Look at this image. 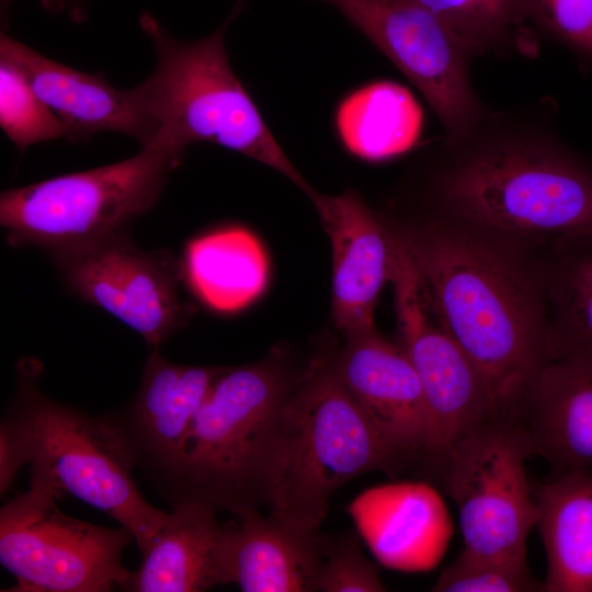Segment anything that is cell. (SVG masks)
<instances>
[{
    "mask_svg": "<svg viewBox=\"0 0 592 592\" xmlns=\"http://www.w3.org/2000/svg\"><path fill=\"white\" fill-rule=\"evenodd\" d=\"M0 59L14 66L61 121L67 139L84 143L100 133H118L140 147L153 144L156 128L137 89L113 87L102 72H84L56 61L4 32Z\"/></svg>",
    "mask_w": 592,
    "mask_h": 592,
    "instance_id": "obj_16",
    "label": "cell"
},
{
    "mask_svg": "<svg viewBox=\"0 0 592 592\" xmlns=\"http://www.w3.org/2000/svg\"><path fill=\"white\" fill-rule=\"evenodd\" d=\"M31 474L30 489L0 510V562L16 579L7 591H124L132 571L122 554L134 540L130 531L66 515L53 482Z\"/></svg>",
    "mask_w": 592,
    "mask_h": 592,
    "instance_id": "obj_8",
    "label": "cell"
},
{
    "mask_svg": "<svg viewBox=\"0 0 592 592\" xmlns=\"http://www.w3.org/2000/svg\"><path fill=\"white\" fill-rule=\"evenodd\" d=\"M300 368L286 351L225 367L195 413L179 460L158 489L238 515L269 506L277 420Z\"/></svg>",
    "mask_w": 592,
    "mask_h": 592,
    "instance_id": "obj_3",
    "label": "cell"
},
{
    "mask_svg": "<svg viewBox=\"0 0 592 592\" xmlns=\"http://www.w3.org/2000/svg\"><path fill=\"white\" fill-rule=\"evenodd\" d=\"M224 368L175 364L159 349L150 350L135 396L103 414L157 490L174 469L191 422Z\"/></svg>",
    "mask_w": 592,
    "mask_h": 592,
    "instance_id": "obj_14",
    "label": "cell"
},
{
    "mask_svg": "<svg viewBox=\"0 0 592 592\" xmlns=\"http://www.w3.org/2000/svg\"><path fill=\"white\" fill-rule=\"evenodd\" d=\"M30 462L25 430L11 411H5L0 424V492L12 485L19 469Z\"/></svg>",
    "mask_w": 592,
    "mask_h": 592,
    "instance_id": "obj_30",
    "label": "cell"
},
{
    "mask_svg": "<svg viewBox=\"0 0 592 592\" xmlns=\"http://www.w3.org/2000/svg\"><path fill=\"white\" fill-rule=\"evenodd\" d=\"M531 26L542 39L568 49L592 70V0H526Z\"/></svg>",
    "mask_w": 592,
    "mask_h": 592,
    "instance_id": "obj_28",
    "label": "cell"
},
{
    "mask_svg": "<svg viewBox=\"0 0 592 592\" xmlns=\"http://www.w3.org/2000/svg\"><path fill=\"white\" fill-rule=\"evenodd\" d=\"M545 592H592V470L555 473L534 493Z\"/></svg>",
    "mask_w": 592,
    "mask_h": 592,
    "instance_id": "obj_21",
    "label": "cell"
},
{
    "mask_svg": "<svg viewBox=\"0 0 592 592\" xmlns=\"http://www.w3.org/2000/svg\"><path fill=\"white\" fill-rule=\"evenodd\" d=\"M226 522L225 584L244 592H316L329 536L250 509Z\"/></svg>",
    "mask_w": 592,
    "mask_h": 592,
    "instance_id": "obj_18",
    "label": "cell"
},
{
    "mask_svg": "<svg viewBox=\"0 0 592 592\" xmlns=\"http://www.w3.org/2000/svg\"><path fill=\"white\" fill-rule=\"evenodd\" d=\"M0 127L21 152L42 141L67 139V130L61 121L36 94L24 76L2 59Z\"/></svg>",
    "mask_w": 592,
    "mask_h": 592,
    "instance_id": "obj_26",
    "label": "cell"
},
{
    "mask_svg": "<svg viewBox=\"0 0 592 592\" xmlns=\"http://www.w3.org/2000/svg\"><path fill=\"white\" fill-rule=\"evenodd\" d=\"M308 197L331 243L334 326L343 338L371 331L379 294L391 277L392 224L352 189L338 195L314 190Z\"/></svg>",
    "mask_w": 592,
    "mask_h": 592,
    "instance_id": "obj_15",
    "label": "cell"
},
{
    "mask_svg": "<svg viewBox=\"0 0 592 592\" xmlns=\"http://www.w3.org/2000/svg\"><path fill=\"white\" fill-rule=\"evenodd\" d=\"M171 506L124 591L201 592L225 584L226 523L218 521L217 510L196 501Z\"/></svg>",
    "mask_w": 592,
    "mask_h": 592,
    "instance_id": "obj_20",
    "label": "cell"
},
{
    "mask_svg": "<svg viewBox=\"0 0 592 592\" xmlns=\"http://www.w3.org/2000/svg\"><path fill=\"white\" fill-rule=\"evenodd\" d=\"M403 466L345 387L337 350H320L300 368L278 413L271 513L319 528L341 486Z\"/></svg>",
    "mask_w": 592,
    "mask_h": 592,
    "instance_id": "obj_4",
    "label": "cell"
},
{
    "mask_svg": "<svg viewBox=\"0 0 592 592\" xmlns=\"http://www.w3.org/2000/svg\"><path fill=\"white\" fill-rule=\"evenodd\" d=\"M14 0H0L1 23H7L10 7ZM46 11L62 14L75 22H82L91 0H39Z\"/></svg>",
    "mask_w": 592,
    "mask_h": 592,
    "instance_id": "obj_31",
    "label": "cell"
},
{
    "mask_svg": "<svg viewBox=\"0 0 592 592\" xmlns=\"http://www.w3.org/2000/svg\"><path fill=\"white\" fill-rule=\"evenodd\" d=\"M337 367L375 430L406 466L432 465L433 429L419 376L398 345L377 329L344 338Z\"/></svg>",
    "mask_w": 592,
    "mask_h": 592,
    "instance_id": "obj_13",
    "label": "cell"
},
{
    "mask_svg": "<svg viewBox=\"0 0 592 592\" xmlns=\"http://www.w3.org/2000/svg\"><path fill=\"white\" fill-rule=\"evenodd\" d=\"M183 156L153 144L115 163L5 190L0 195L5 241L52 257L127 232L156 205Z\"/></svg>",
    "mask_w": 592,
    "mask_h": 592,
    "instance_id": "obj_7",
    "label": "cell"
},
{
    "mask_svg": "<svg viewBox=\"0 0 592 592\" xmlns=\"http://www.w3.org/2000/svg\"><path fill=\"white\" fill-rule=\"evenodd\" d=\"M547 247V358L592 360V232L566 237Z\"/></svg>",
    "mask_w": 592,
    "mask_h": 592,
    "instance_id": "obj_24",
    "label": "cell"
},
{
    "mask_svg": "<svg viewBox=\"0 0 592 592\" xmlns=\"http://www.w3.org/2000/svg\"><path fill=\"white\" fill-rule=\"evenodd\" d=\"M182 280L205 306L235 312L257 299L267 282V258L258 238L227 226L191 239L179 261Z\"/></svg>",
    "mask_w": 592,
    "mask_h": 592,
    "instance_id": "obj_22",
    "label": "cell"
},
{
    "mask_svg": "<svg viewBox=\"0 0 592 592\" xmlns=\"http://www.w3.org/2000/svg\"><path fill=\"white\" fill-rule=\"evenodd\" d=\"M334 127L350 155L367 162H384L418 146L423 111L405 86L375 80L341 99L334 112Z\"/></svg>",
    "mask_w": 592,
    "mask_h": 592,
    "instance_id": "obj_23",
    "label": "cell"
},
{
    "mask_svg": "<svg viewBox=\"0 0 592 592\" xmlns=\"http://www.w3.org/2000/svg\"><path fill=\"white\" fill-rule=\"evenodd\" d=\"M511 421L555 473L592 470V360L548 361Z\"/></svg>",
    "mask_w": 592,
    "mask_h": 592,
    "instance_id": "obj_19",
    "label": "cell"
},
{
    "mask_svg": "<svg viewBox=\"0 0 592 592\" xmlns=\"http://www.w3.org/2000/svg\"><path fill=\"white\" fill-rule=\"evenodd\" d=\"M50 258L73 295L138 333L150 350L195 311L181 293L179 261L167 251L139 248L128 231Z\"/></svg>",
    "mask_w": 592,
    "mask_h": 592,
    "instance_id": "obj_12",
    "label": "cell"
},
{
    "mask_svg": "<svg viewBox=\"0 0 592 592\" xmlns=\"http://www.w3.org/2000/svg\"><path fill=\"white\" fill-rule=\"evenodd\" d=\"M348 512L377 561L391 570L434 569L453 534L443 498L424 482L373 487L358 494Z\"/></svg>",
    "mask_w": 592,
    "mask_h": 592,
    "instance_id": "obj_17",
    "label": "cell"
},
{
    "mask_svg": "<svg viewBox=\"0 0 592 592\" xmlns=\"http://www.w3.org/2000/svg\"><path fill=\"white\" fill-rule=\"evenodd\" d=\"M526 436L511 420H494L451 445L435 464L455 502L464 548L527 560L537 506L526 474Z\"/></svg>",
    "mask_w": 592,
    "mask_h": 592,
    "instance_id": "obj_9",
    "label": "cell"
},
{
    "mask_svg": "<svg viewBox=\"0 0 592 592\" xmlns=\"http://www.w3.org/2000/svg\"><path fill=\"white\" fill-rule=\"evenodd\" d=\"M439 16L479 57L535 58L540 38L526 0H412Z\"/></svg>",
    "mask_w": 592,
    "mask_h": 592,
    "instance_id": "obj_25",
    "label": "cell"
},
{
    "mask_svg": "<svg viewBox=\"0 0 592 592\" xmlns=\"http://www.w3.org/2000/svg\"><path fill=\"white\" fill-rule=\"evenodd\" d=\"M41 369L35 360L18 364L8 408L25 430L31 473L47 477L60 494L76 497L129 530L143 556L168 513L143 497L133 478L135 465L105 418L45 396L37 386Z\"/></svg>",
    "mask_w": 592,
    "mask_h": 592,
    "instance_id": "obj_6",
    "label": "cell"
},
{
    "mask_svg": "<svg viewBox=\"0 0 592 592\" xmlns=\"http://www.w3.org/2000/svg\"><path fill=\"white\" fill-rule=\"evenodd\" d=\"M317 591H385L378 568L365 556L357 535L348 533L335 538L329 537L318 574Z\"/></svg>",
    "mask_w": 592,
    "mask_h": 592,
    "instance_id": "obj_29",
    "label": "cell"
},
{
    "mask_svg": "<svg viewBox=\"0 0 592 592\" xmlns=\"http://www.w3.org/2000/svg\"><path fill=\"white\" fill-rule=\"evenodd\" d=\"M545 98L490 110L430 143L433 213L530 246L592 232V163L559 135Z\"/></svg>",
    "mask_w": 592,
    "mask_h": 592,
    "instance_id": "obj_1",
    "label": "cell"
},
{
    "mask_svg": "<svg viewBox=\"0 0 592 592\" xmlns=\"http://www.w3.org/2000/svg\"><path fill=\"white\" fill-rule=\"evenodd\" d=\"M241 4L216 31L195 41L174 37L147 11L138 16L156 54L151 73L136 86L156 127L153 144L184 155L194 143H213L274 169L308 196L314 189L230 66L225 35Z\"/></svg>",
    "mask_w": 592,
    "mask_h": 592,
    "instance_id": "obj_5",
    "label": "cell"
},
{
    "mask_svg": "<svg viewBox=\"0 0 592 592\" xmlns=\"http://www.w3.org/2000/svg\"><path fill=\"white\" fill-rule=\"evenodd\" d=\"M436 592H533L544 591L527 560L506 559L463 549L440 573Z\"/></svg>",
    "mask_w": 592,
    "mask_h": 592,
    "instance_id": "obj_27",
    "label": "cell"
},
{
    "mask_svg": "<svg viewBox=\"0 0 592 592\" xmlns=\"http://www.w3.org/2000/svg\"><path fill=\"white\" fill-rule=\"evenodd\" d=\"M447 332L512 420L546 354L544 259L534 246L432 213L396 226Z\"/></svg>",
    "mask_w": 592,
    "mask_h": 592,
    "instance_id": "obj_2",
    "label": "cell"
},
{
    "mask_svg": "<svg viewBox=\"0 0 592 592\" xmlns=\"http://www.w3.org/2000/svg\"><path fill=\"white\" fill-rule=\"evenodd\" d=\"M389 283L396 342L419 376L433 429L434 467L451 445L499 418L479 372L431 305L413 259L397 230Z\"/></svg>",
    "mask_w": 592,
    "mask_h": 592,
    "instance_id": "obj_11",
    "label": "cell"
},
{
    "mask_svg": "<svg viewBox=\"0 0 592 592\" xmlns=\"http://www.w3.org/2000/svg\"><path fill=\"white\" fill-rule=\"evenodd\" d=\"M323 1L419 90L444 134L462 133L490 112L470 78L475 55L428 9L412 0Z\"/></svg>",
    "mask_w": 592,
    "mask_h": 592,
    "instance_id": "obj_10",
    "label": "cell"
}]
</instances>
